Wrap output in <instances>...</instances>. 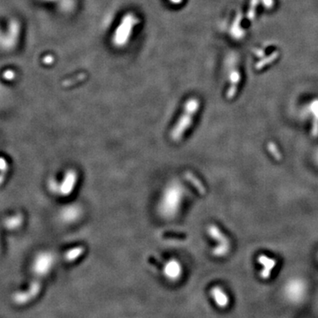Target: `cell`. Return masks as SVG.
<instances>
[{
  "mask_svg": "<svg viewBox=\"0 0 318 318\" xmlns=\"http://www.w3.org/2000/svg\"><path fill=\"white\" fill-rule=\"evenodd\" d=\"M199 108L200 102L197 98H190L187 100L184 106L182 115L171 132V137L174 142H178L183 137L184 134L193 123V119Z\"/></svg>",
  "mask_w": 318,
  "mask_h": 318,
  "instance_id": "1",
  "label": "cell"
},
{
  "mask_svg": "<svg viewBox=\"0 0 318 318\" xmlns=\"http://www.w3.org/2000/svg\"><path fill=\"white\" fill-rule=\"evenodd\" d=\"M209 235L217 242V247L214 248L212 253L217 257H224L228 254L231 244L228 238L222 232L216 225H210L207 228Z\"/></svg>",
  "mask_w": 318,
  "mask_h": 318,
  "instance_id": "2",
  "label": "cell"
},
{
  "mask_svg": "<svg viewBox=\"0 0 318 318\" xmlns=\"http://www.w3.org/2000/svg\"><path fill=\"white\" fill-rule=\"evenodd\" d=\"M137 23L134 15H128L122 20L119 27L117 28L116 32L114 34V44L118 46H123L127 44V41L131 38L133 29Z\"/></svg>",
  "mask_w": 318,
  "mask_h": 318,
  "instance_id": "3",
  "label": "cell"
},
{
  "mask_svg": "<svg viewBox=\"0 0 318 318\" xmlns=\"http://www.w3.org/2000/svg\"><path fill=\"white\" fill-rule=\"evenodd\" d=\"M227 76H228L229 88L226 92V97L228 99L234 98L238 86L241 80L240 71L237 65V58L234 55L229 56L227 61Z\"/></svg>",
  "mask_w": 318,
  "mask_h": 318,
  "instance_id": "4",
  "label": "cell"
},
{
  "mask_svg": "<svg viewBox=\"0 0 318 318\" xmlns=\"http://www.w3.org/2000/svg\"><path fill=\"white\" fill-rule=\"evenodd\" d=\"M54 262L53 254L49 252H42L37 255L33 263V270L39 276H45L49 272Z\"/></svg>",
  "mask_w": 318,
  "mask_h": 318,
  "instance_id": "5",
  "label": "cell"
},
{
  "mask_svg": "<svg viewBox=\"0 0 318 318\" xmlns=\"http://www.w3.org/2000/svg\"><path fill=\"white\" fill-rule=\"evenodd\" d=\"M41 290V284L38 280H34L31 284L30 287L27 292H18L13 295V299L15 303L19 305H24L30 301L31 299H34L35 297L38 296V293Z\"/></svg>",
  "mask_w": 318,
  "mask_h": 318,
  "instance_id": "6",
  "label": "cell"
},
{
  "mask_svg": "<svg viewBox=\"0 0 318 318\" xmlns=\"http://www.w3.org/2000/svg\"><path fill=\"white\" fill-rule=\"evenodd\" d=\"M257 262L261 265L259 276L262 280H268L271 277V274L277 265V261L266 254H261L257 258Z\"/></svg>",
  "mask_w": 318,
  "mask_h": 318,
  "instance_id": "7",
  "label": "cell"
},
{
  "mask_svg": "<svg viewBox=\"0 0 318 318\" xmlns=\"http://www.w3.org/2000/svg\"><path fill=\"white\" fill-rule=\"evenodd\" d=\"M163 272L165 277L169 280H179L182 275V267L177 260L172 259L165 263Z\"/></svg>",
  "mask_w": 318,
  "mask_h": 318,
  "instance_id": "8",
  "label": "cell"
},
{
  "mask_svg": "<svg viewBox=\"0 0 318 318\" xmlns=\"http://www.w3.org/2000/svg\"><path fill=\"white\" fill-rule=\"evenodd\" d=\"M77 181V173L74 170H69L66 172L63 181L60 184V194L64 196L70 195L75 187Z\"/></svg>",
  "mask_w": 318,
  "mask_h": 318,
  "instance_id": "9",
  "label": "cell"
},
{
  "mask_svg": "<svg viewBox=\"0 0 318 318\" xmlns=\"http://www.w3.org/2000/svg\"><path fill=\"white\" fill-rule=\"evenodd\" d=\"M210 295L219 308H226L228 307L230 302L229 296L220 286H214L213 288L210 289Z\"/></svg>",
  "mask_w": 318,
  "mask_h": 318,
  "instance_id": "10",
  "label": "cell"
},
{
  "mask_svg": "<svg viewBox=\"0 0 318 318\" xmlns=\"http://www.w3.org/2000/svg\"><path fill=\"white\" fill-rule=\"evenodd\" d=\"M230 35L235 40H241L246 36V31L241 27V15L240 14L236 15L235 19L230 29Z\"/></svg>",
  "mask_w": 318,
  "mask_h": 318,
  "instance_id": "11",
  "label": "cell"
},
{
  "mask_svg": "<svg viewBox=\"0 0 318 318\" xmlns=\"http://www.w3.org/2000/svg\"><path fill=\"white\" fill-rule=\"evenodd\" d=\"M279 55H280V53H279L278 51H274V52H272V53L269 54V55L266 54L265 56L263 57V58L258 60V61L255 64V66H254V68H255L256 70L264 69V68H267V67H269L270 65L275 63V62L278 60Z\"/></svg>",
  "mask_w": 318,
  "mask_h": 318,
  "instance_id": "12",
  "label": "cell"
},
{
  "mask_svg": "<svg viewBox=\"0 0 318 318\" xmlns=\"http://www.w3.org/2000/svg\"><path fill=\"white\" fill-rule=\"evenodd\" d=\"M23 214L17 213L13 215L11 217H8L4 220V226L8 230H16L20 228L23 224Z\"/></svg>",
  "mask_w": 318,
  "mask_h": 318,
  "instance_id": "13",
  "label": "cell"
},
{
  "mask_svg": "<svg viewBox=\"0 0 318 318\" xmlns=\"http://www.w3.org/2000/svg\"><path fill=\"white\" fill-rule=\"evenodd\" d=\"M185 179L194 187L195 190L198 192L201 195H206V187L203 186L202 181L195 176L193 172H185Z\"/></svg>",
  "mask_w": 318,
  "mask_h": 318,
  "instance_id": "14",
  "label": "cell"
},
{
  "mask_svg": "<svg viewBox=\"0 0 318 318\" xmlns=\"http://www.w3.org/2000/svg\"><path fill=\"white\" fill-rule=\"evenodd\" d=\"M78 209L75 206H69L61 211V218L66 222H73L78 217Z\"/></svg>",
  "mask_w": 318,
  "mask_h": 318,
  "instance_id": "15",
  "label": "cell"
},
{
  "mask_svg": "<svg viewBox=\"0 0 318 318\" xmlns=\"http://www.w3.org/2000/svg\"><path fill=\"white\" fill-rule=\"evenodd\" d=\"M84 251H85V248H84V247H82V246L74 247L72 249H69L65 254V259L68 262H75V260H77L80 256H82V254L84 253Z\"/></svg>",
  "mask_w": 318,
  "mask_h": 318,
  "instance_id": "16",
  "label": "cell"
},
{
  "mask_svg": "<svg viewBox=\"0 0 318 318\" xmlns=\"http://www.w3.org/2000/svg\"><path fill=\"white\" fill-rule=\"evenodd\" d=\"M260 4H261V0H250L249 1V8H248V11L247 13V18L248 21L253 22L255 19L257 9H258Z\"/></svg>",
  "mask_w": 318,
  "mask_h": 318,
  "instance_id": "17",
  "label": "cell"
},
{
  "mask_svg": "<svg viewBox=\"0 0 318 318\" xmlns=\"http://www.w3.org/2000/svg\"><path fill=\"white\" fill-rule=\"evenodd\" d=\"M9 164L8 160L3 157H0V186L3 184L6 180V175L8 172Z\"/></svg>",
  "mask_w": 318,
  "mask_h": 318,
  "instance_id": "18",
  "label": "cell"
},
{
  "mask_svg": "<svg viewBox=\"0 0 318 318\" xmlns=\"http://www.w3.org/2000/svg\"><path fill=\"white\" fill-rule=\"evenodd\" d=\"M48 187L50 191L54 194H60V184L58 183L54 179H51L48 182Z\"/></svg>",
  "mask_w": 318,
  "mask_h": 318,
  "instance_id": "19",
  "label": "cell"
},
{
  "mask_svg": "<svg viewBox=\"0 0 318 318\" xmlns=\"http://www.w3.org/2000/svg\"><path fill=\"white\" fill-rule=\"evenodd\" d=\"M261 4L267 10H271L275 6V0H261Z\"/></svg>",
  "mask_w": 318,
  "mask_h": 318,
  "instance_id": "20",
  "label": "cell"
},
{
  "mask_svg": "<svg viewBox=\"0 0 318 318\" xmlns=\"http://www.w3.org/2000/svg\"><path fill=\"white\" fill-rule=\"evenodd\" d=\"M254 54L258 60H260V59H262V58L265 56V50L263 49V48H255V49H254Z\"/></svg>",
  "mask_w": 318,
  "mask_h": 318,
  "instance_id": "21",
  "label": "cell"
},
{
  "mask_svg": "<svg viewBox=\"0 0 318 318\" xmlns=\"http://www.w3.org/2000/svg\"><path fill=\"white\" fill-rule=\"evenodd\" d=\"M14 76H15V75L12 72H8V74L5 75V78L7 79V80H12V79H14Z\"/></svg>",
  "mask_w": 318,
  "mask_h": 318,
  "instance_id": "22",
  "label": "cell"
},
{
  "mask_svg": "<svg viewBox=\"0 0 318 318\" xmlns=\"http://www.w3.org/2000/svg\"><path fill=\"white\" fill-rule=\"evenodd\" d=\"M45 1H48V2H53V1H57V0H45Z\"/></svg>",
  "mask_w": 318,
  "mask_h": 318,
  "instance_id": "23",
  "label": "cell"
}]
</instances>
